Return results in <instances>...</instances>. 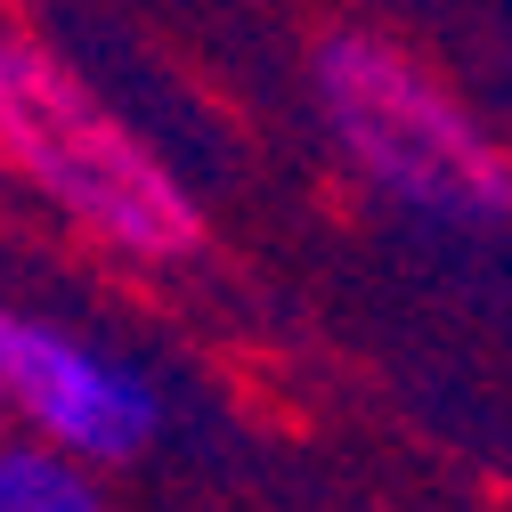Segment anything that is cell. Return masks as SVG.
Returning a JSON list of instances; mask_svg holds the SVG:
<instances>
[{
	"label": "cell",
	"instance_id": "cell-4",
	"mask_svg": "<svg viewBox=\"0 0 512 512\" xmlns=\"http://www.w3.org/2000/svg\"><path fill=\"white\" fill-rule=\"evenodd\" d=\"M0 512H114V496L98 488L90 464L9 431L0 439Z\"/></svg>",
	"mask_w": 512,
	"mask_h": 512
},
{
	"label": "cell",
	"instance_id": "cell-2",
	"mask_svg": "<svg viewBox=\"0 0 512 512\" xmlns=\"http://www.w3.org/2000/svg\"><path fill=\"white\" fill-rule=\"evenodd\" d=\"M317 106L382 196L464 228L512 220V163L407 49L374 33H334L317 49Z\"/></svg>",
	"mask_w": 512,
	"mask_h": 512
},
{
	"label": "cell",
	"instance_id": "cell-3",
	"mask_svg": "<svg viewBox=\"0 0 512 512\" xmlns=\"http://www.w3.org/2000/svg\"><path fill=\"white\" fill-rule=\"evenodd\" d=\"M0 423L90 472H114L155 447L163 391L139 358L98 350L57 317L0 309Z\"/></svg>",
	"mask_w": 512,
	"mask_h": 512
},
{
	"label": "cell",
	"instance_id": "cell-1",
	"mask_svg": "<svg viewBox=\"0 0 512 512\" xmlns=\"http://www.w3.org/2000/svg\"><path fill=\"white\" fill-rule=\"evenodd\" d=\"M0 163L33 179L82 236L131 261H187L196 252V204L187 187L122 131V122L41 49L0 41Z\"/></svg>",
	"mask_w": 512,
	"mask_h": 512
}]
</instances>
